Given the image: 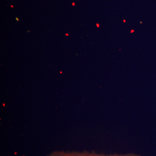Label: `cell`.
Returning <instances> with one entry per match:
<instances>
[{"instance_id":"obj_1","label":"cell","mask_w":156,"mask_h":156,"mask_svg":"<svg viewBox=\"0 0 156 156\" xmlns=\"http://www.w3.org/2000/svg\"><path fill=\"white\" fill-rule=\"evenodd\" d=\"M66 35L68 36V34H66Z\"/></svg>"}]
</instances>
